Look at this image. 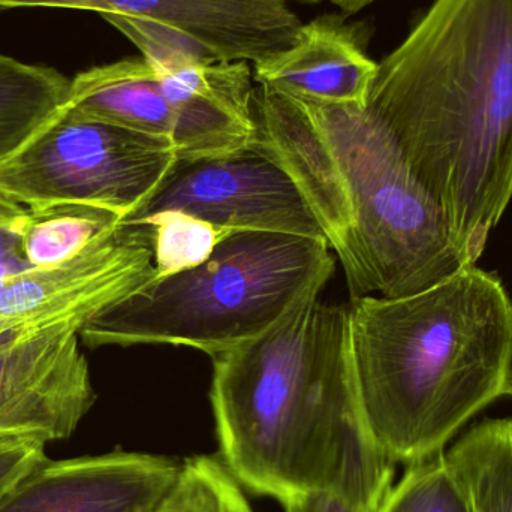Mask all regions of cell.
Returning <instances> with one entry per match:
<instances>
[{"label": "cell", "mask_w": 512, "mask_h": 512, "mask_svg": "<svg viewBox=\"0 0 512 512\" xmlns=\"http://www.w3.org/2000/svg\"><path fill=\"white\" fill-rule=\"evenodd\" d=\"M212 361L219 454L243 489L280 505L327 492L376 511L396 463L358 400L348 306L310 295L270 330Z\"/></svg>", "instance_id": "cell-1"}, {"label": "cell", "mask_w": 512, "mask_h": 512, "mask_svg": "<svg viewBox=\"0 0 512 512\" xmlns=\"http://www.w3.org/2000/svg\"><path fill=\"white\" fill-rule=\"evenodd\" d=\"M366 108L477 265L512 198V0H433L378 63Z\"/></svg>", "instance_id": "cell-2"}, {"label": "cell", "mask_w": 512, "mask_h": 512, "mask_svg": "<svg viewBox=\"0 0 512 512\" xmlns=\"http://www.w3.org/2000/svg\"><path fill=\"white\" fill-rule=\"evenodd\" d=\"M251 146L297 183L352 297H403L469 267L447 218L367 108L259 86Z\"/></svg>", "instance_id": "cell-3"}, {"label": "cell", "mask_w": 512, "mask_h": 512, "mask_svg": "<svg viewBox=\"0 0 512 512\" xmlns=\"http://www.w3.org/2000/svg\"><path fill=\"white\" fill-rule=\"evenodd\" d=\"M349 355L370 432L394 463L444 451L512 396V300L477 265L403 297H352Z\"/></svg>", "instance_id": "cell-4"}, {"label": "cell", "mask_w": 512, "mask_h": 512, "mask_svg": "<svg viewBox=\"0 0 512 512\" xmlns=\"http://www.w3.org/2000/svg\"><path fill=\"white\" fill-rule=\"evenodd\" d=\"M334 265L324 239L231 233L203 264L155 277L93 319L80 340L89 348L189 346L213 357L251 342L321 294Z\"/></svg>", "instance_id": "cell-5"}, {"label": "cell", "mask_w": 512, "mask_h": 512, "mask_svg": "<svg viewBox=\"0 0 512 512\" xmlns=\"http://www.w3.org/2000/svg\"><path fill=\"white\" fill-rule=\"evenodd\" d=\"M167 140L63 110L0 162V198L26 210L87 204L126 221L179 164Z\"/></svg>", "instance_id": "cell-6"}, {"label": "cell", "mask_w": 512, "mask_h": 512, "mask_svg": "<svg viewBox=\"0 0 512 512\" xmlns=\"http://www.w3.org/2000/svg\"><path fill=\"white\" fill-rule=\"evenodd\" d=\"M179 212L230 233L292 234L324 239L288 171L249 146L219 158L179 162L158 191L125 224Z\"/></svg>", "instance_id": "cell-7"}, {"label": "cell", "mask_w": 512, "mask_h": 512, "mask_svg": "<svg viewBox=\"0 0 512 512\" xmlns=\"http://www.w3.org/2000/svg\"><path fill=\"white\" fill-rule=\"evenodd\" d=\"M156 277L146 224H120L59 264L29 267L0 280V333L93 319Z\"/></svg>", "instance_id": "cell-8"}, {"label": "cell", "mask_w": 512, "mask_h": 512, "mask_svg": "<svg viewBox=\"0 0 512 512\" xmlns=\"http://www.w3.org/2000/svg\"><path fill=\"white\" fill-rule=\"evenodd\" d=\"M80 324L0 333V442L71 438L96 402Z\"/></svg>", "instance_id": "cell-9"}, {"label": "cell", "mask_w": 512, "mask_h": 512, "mask_svg": "<svg viewBox=\"0 0 512 512\" xmlns=\"http://www.w3.org/2000/svg\"><path fill=\"white\" fill-rule=\"evenodd\" d=\"M180 468L170 457L122 450L48 457L0 502V512H153Z\"/></svg>", "instance_id": "cell-10"}, {"label": "cell", "mask_w": 512, "mask_h": 512, "mask_svg": "<svg viewBox=\"0 0 512 512\" xmlns=\"http://www.w3.org/2000/svg\"><path fill=\"white\" fill-rule=\"evenodd\" d=\"M83 6L161 24L221 62L270 59L291 47L303 26L286 0H83Z\"/></svg>", "instance_id": "cell-11"}, {"label": "cell", "mask_w": 512, "mask_h": 512, "mask_svg": "<svg viewBox=\"0 0 512 512\" xmlns=\"http://www.w3.org/2000/svg\"><path fill=\"white\" fill-rule=\"evenodd\" d=\"M156 74L176 113L173 149L180 162L219 158L251 146L255 89L248 62L198 60Z\"/></svg>", "instance_id": "cell-12"}, {"label": "cell", "mask_w": 512, "mask_h": 512, "mask_svg": "<svg viewBox=\"0 0 512 512\" xmlns=\"http://www.w3.org/2000/svg\"><path fill=\"white\" fill-rule=\"evenodd\" d=\"M378 63L339 18L303 24L294 44L254 63L259 86L304 101L367 107Z\"/></svg>", "instance_id": "cell-13"}, {"label": "cell", "mask_w": 512, "mask_h": 512, "mask_svg": "<svg viewBox=\"0 0 512 512\" xmlns=\"http://www.w3.org/2000/svg\"><path fill=\"white\" fill-rule=\"evenodd\" d=\"M65 111L162 138L173 146L176 113L162 93L158 74L144 59L119 60L75 75Z\"/></svg>", "instance_id": "cell-14"}, {"label": "cell", "mask_w": 512, "mask_h": 512, "mask_svg": "<svg viewBox=\"0 0 512 512\" xmlns=\"http://www.w3.org/2000/svg\"><path fill=\"white\" fill-rule=\"evenodd\" d=\"M62 72L0 53V162L50 123L68 102Z\"/></svg>", "instance_id": "cell-15"}, {"label": "cell", "mask_w": 512, "mask_h": 512, "mask_svg": "<svg viewBox=\"0 0 512 512\" xmlns=\"http://www.w3.org/2000/svg\"><path fill=\"white\" fill-rule=\"evenodd\" d=\"M447 457L475 512H512V418L477 424Z\"/></svg>", "instance_id": "cell-16"}, {"label": "cell", "mask_w": 512, "mask_h": 512, "mask_svg": "<svg viewBox=\"0 0 512 512\" xmlns=\"http://www.w3.org/2000/svg\"><path fill=\"white\" fill-rule=\"evenodd\" d=\"M122 222L116 213L87 204H54L27 210L18 231V246L30 267L59 264L80 254Z\"/></svg>", "instance_id": "cell-17"}, {"label": "cell", "mask_w": 512, "mask_h": 512, "mask_svg": "<svg viewBox=\"0 0 512 512\" xmlns=\"http://www.w3.org/2000/svg\"><path fill=\"white\" fill-rule=\"evenodd\" d=\"M375 512H475L462 478L447 453L408 465Z\"/></svg>", "instance_id": "cell-18"}, {"label": "cell", "mask_w": 512, "mask_h": 512, "mask_svg": "<svg viewBox=\"0 0 512 512\" xmlns=\"http://www.w3.org/2000/svg\"><path fill=\"white\" fill-rule=\"evenodd\" d=\"M153 512H255L221 459L194 456Z\"/></svg>", "instance_id": "cell-19"}, {"label": "cell", "mask_w": 512, "mask_h": 512, "mask_svg": "<svg viewBox=\"0 0 512 512\" xmlns=\"http://www.w3.org/2000/svg\"><path fill=\"white\" fill-rule=\"evenodd\" d=\"M138 224L150 227L156 279L203 264L231 234L179 212L161 213L132 225Z\"/></svg>", "instance_id": "cell-20"}, {"label": "cell", "mask_w": 512, "mask_h": 512, "mask_svg": "<svg viewBox=\"0 0 512 512\" xmlns=\"http://www.w3.org/2000/svg\"><path fill=\"white\" fill-rule=\"evenodd\" d=\"M102 18L134 42L143 53V59L156 72L213 59L191 39L153 21L123 14H102Z\"/></svg>", "instance_id": "cell-21"}, {"label": "cell", "mask_w": 512, "mask_h": 512, "mask_svg": "<svg viewBox=\"0 0 512 512\" xmlns=\"http://www.w3.org/2000/svg\"><path fill=\"white\" fill-rule=\"evenodd\" d=\"M47 445L39 439L0 442V502L48 459Z\"/></svg>", "instance_id": "cell-22"}, {"label": "cell", "mask_w": 512, "mask_h": 512, "mask_svg": "<svg viewBox=\"0 0 512 512\" xmlns=\"http://www.w3.org/2000/svg\"><path fill=\"white\" fill-rule=\"evenodd\" d=\"M285 512H364L340 496L327 492H312L297 496L282 505Z\"/></svg>", "instance_id": "cell-23"}, {"label": "cell", "mask_w": 512, "mask_h": 512, "mask_svg": "<svg viewBox=\"0 0 512 512\" xmlns=\"http://www.w3.org/2000/svg\"><path fill=\"white\" fill-rule=\"evenodd\" d=\"M63 8L84 11L83 0H0V11L14 8Z\"/></svg>", "instance_id": "cell-24"}, {"label": "cell", "mask_w": 512, "mask_h": 512, "mask_svg": "<svg viewBox=\"0 0 512 512\" xmlns=\"http://www.w3.org/2000/svg\"><path fill=\"white\" fill-rule=\"evenodd\" d=\"M26 215L27 210L23 207L0 198V230H20Z\"/></svg>", "instance_id": "cell-25"}, {"label": "cell", "mask_w": 512, "mask_h": 512, "mask_svg": "<svg viewBox=\"0 0 512 512\" xmlns=\"http://www.w3.org/2000/svg\"><path fill=\"white\" fill-rule=\"evenodd\" d=\"M298 2L304 3H322L327 2L331 5L337 6L342 11L348 12V14H355V12L361 11V9L367 8L372 3L378 2V0H298Z\"/></svg>", "instance_id": "cell-26"}, {"label": "cell", "mask_w": 512, "mask_h": 512, "mask_svg": "<svg viewBox=\"0 0 512 512\" xmlns=\"http://www.w3.org/2000/svg\"><path fill=\"white\" fill-rule=\"evenodd\" d=\"M18 231L0 230V256L21 255L20 246H18Z\"/></svg>", "instance_id": "cell-27"}]
</instances>
